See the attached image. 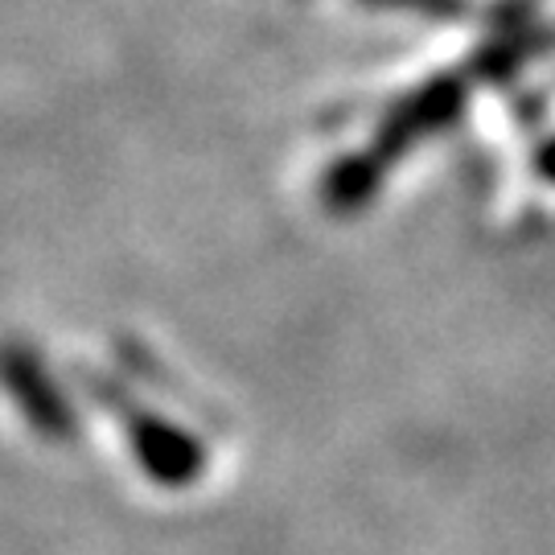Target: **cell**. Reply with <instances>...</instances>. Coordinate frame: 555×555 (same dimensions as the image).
<instances>
[{"mask_svg":"<svg viewBox=\"0 0 555 555\" xmlns=\"http://www.w3.org/2000/svg\"><path fill=\"white\" fill-rule=\"evenodd\" d=\"M0 387L38 437L66 440L75 433V412L29 341H0Z\"/></svg>","mask_w":555,"mask_h":555,"instance_id":"6da1fadb","label":"cell"},{"mask_svg":"<svg viewBox=\"0 0 555 555\" xmlns=\"http://www.w3.org/2000/svg\"><path fill=\"white\" fill-rule=\"evenodd\" d=\"M391 9H416V13H437V17H453L461 13V0H378Z\"/></svg>","mask_w":555,"mask_h":555,"instance_id":"7a4b0ae2","label":"cell"},{"mask_svg":"<svg viewBox=\"0 0 555 555\" xmlns=\"http://www.w3.org/2000/svg\"><path fill=\"white\" fill-rule=\"evenodd\" d=\"M539 173H543L547 181H555V144H552V149H543V153H539Z\"/></svg>","mask_w":555,"mask_h":555,"instance_id":"3957f363","label":"cell"}]
</instances>
